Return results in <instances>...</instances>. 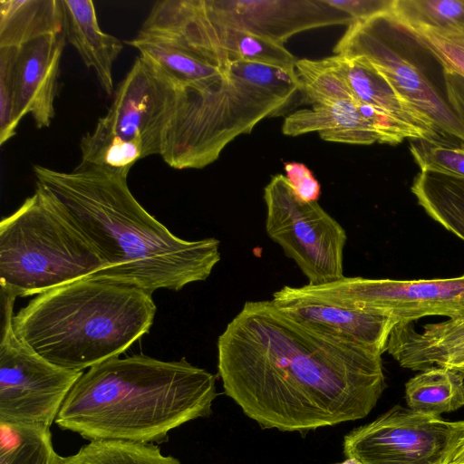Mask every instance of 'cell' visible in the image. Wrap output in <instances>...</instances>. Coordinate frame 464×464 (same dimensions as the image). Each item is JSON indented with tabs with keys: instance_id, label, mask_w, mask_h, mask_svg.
Masks as SVG:
<instances>
[{
	"instance_id": "19",
	"label": "cell",
	"mask_w": 464,
	"mask_h": 464,
	"mask_svg": "<svg viewBox=\"0 0 464 464\" xmlns=\"http://www.w3.org/2000/svg\"><path fill=\"white\" fill-rule=\"evenodd\" d=\"M63 33L85 66L92 70L107 95L113 93L112 66L123 49L122 43L99 26L92 0H61Z\"/></svg>"
},
{
	"instance_id": "1",
	"label": "cell",
	"mask_w": 464,
	"mask_h": 464,
	"mask_svg": "<svg viewBox=\"0 0 464 464\" xmlns=\"http://www.w3.org/2000/svg\"><path fill=\"white\" fill-rule=\"evenodd\" d=\"M217 349L225 393L263 429L305 432L362 419L386 385L381 353L320 332L271 300L246 301Z\"/></svg>"
},
{
	"instance_id": "13",
	"label": "cell",
	"mask_w": 464,
	"mask_h": 464,
	"mask_svg": "<svg viewBox=\"0 0 464 464\" xmlns=\"http://www.w3.org/2000/svg\"><path fill=\"white\" fill-rule=\"evenodd\" d=\"M213 22L248 32L280 45L310 29L354 20L327 0H199Z\"/></svg>"
},
{
	"instance_id": "7",
	"label": "cell",
	"mask_w": 464,
	"mask_h": 464,
	"mask_svg": "<svg viewBox=\"0 0 464 464\" xmlns=\"http://www.w3.org/2000/svg\"><path fill=\"white\" fill-rule=\"evenodd\" d=\"M334 52L368 60L440 135L464 142V119L450 99L446 65L391 11L351 24Z\"/></svg>"
},
{
	"instance_id": "28",
	"label": "cell",
	"mask_w": 464,
	"mask_h": 464,
	"mask_svg": "<svg viewBox=\"0 0 464 464\" xmlns=\"http://www.w3.org/2000/svg\"><path fill=\"white\" fill-rule=\"evenodd\" d=\"M410 151L420 170L464 178V142L448 136L410 140Z\"/></svg>"
},
{
	"instance_id": "8",
	"label": "cell",
	"mask_w": 464,
	"mask_h": 464,
	"mask_svg": "<svg viewBox=\"0 0 464 464\" xmlns=\"http://www.w3.org/2000/svg\"><path fill=\"white\" fill-rule=\"evenodd\" d=\"M266 231L308 280L319 285L342 279L345 229L318 203L304 202L282 174L264 188Z\"/></svg>"
},
{
	"instance_id": "26",
	"label": "cell",
	"mask_w": 464,
	"mask_h": 464,
	"mask_svg": "<svg viewBox=\"0 0 464 464\" xmlns=\"http://www.w3.org/2000/svg\"><path fill=\"white\" fill-rule=\"evenodd\" d=\"M64 464H181L164 455L153 443L119 440L89 441L76 453L65 457Z\"/></svg>"
},
{
	"instance_id": "4",
	"label": "cell",
	"mask_w": 464,
	"mask_h": 464,
	"mask_svg": "<svg viewBox=\"0 0 464 464\" xmlns=\"http://www.w3.org/2000/svg\"><path fill=\"white\" fill-rule=\"evenodd\" d=\"M155 313L149 292L85 278L36 295L13 326L47 361L83 372L128 350L150 331Z\"/></svg>"
},
{
	"instance_id": "11",
	"label": "cell",
	"mask_w": 464,
	"mask_h": 464,
	"mask_svg": "<svg viewBox=\"0 0 464 464\" xmlns=\"http://www.w3.org/2000/svg\"><path fill=\"white\" fill-rule=\"evenodd\" d=\"M448 420L393 407L343 438V453L362 464H440L450 437Z\"/></svg>"
},
{
	"instance_id": "17",
	"label": "cell",
	"mask_w": 464,
	"mask_h": 464,
	"mask_svg": "<svg viewBox=\"0 0 464 464\" xmlns=\"http://www.w3.org/2000/svg\"><path fill=\"white\" fill-rule=\"evenodd\" d=\"M325 59L344 78L357 102L387 116L407 139L440 135L433 122L407 102L365 58L335 54Z\"/></svg>"
},
{
	"instance_id": "2",
	"label": "cell",
	"mask_w": 464,
	"mask_h": 464,
	"mask_svg": "<svg viewBox=\"0 0 464 464\" xmlns=\"http://www.w3.org/2000/svg\"><path fill=\"white\" fill-rule=\"evenodd\" d=\"M44 189L104 262L92 279L150 294L205 281L221 259L214 237L188 241L172 234L130 192L127 177L80 163L63 172L34 165Z\"/></svg>"
},
{
	"instance_id": "16",
	"label": "cell",
	"mask_w": 464,
	"mask_h": 464,
	"mask_svg": "<svg viewBox=\"0 0 464 464\" xmlns=\"http://www.w3.org/2000/svg\"><path fill=\"white\" fill-rule=\"evenodd\" d=\"M64 39L63 33L46 35L18 48L14 73L17 124L29 113L39 129L51 125Z\"/></svg>"
},
{
	"instance_id": "29",
	"label": "cell",
	"mask_w": 464,
	"mask_h": 464,
	"mask_svg": "<svg viewBox=\"0 0 464 464\" xmlns=\"http://www.w3.org/2000/svg\"><path fill=\"white\" fill-rule=\"evenodd\" d=\"M15 46L0 47V145L15 135L14 73L18 53Z\"/></svg>"
},
{
	"instance_id": "22",
	"label": "cell",
	"mask_w": 464,
	"mask_h": 464,
	"mask_svg": "<svg viewBox=\"0 0 464 464\" xmlns=\"http://www.w3.org/2000/svg\"><path fill=\"white\" fill-rule=\"evenodd\" d=\"M408 408L432 415L464 406V376L443 367L421 371L405 385Z\"/></svg>"
},
{
	"instance_id": "27",
	"label": "cell",
	"mask_w": 464,
	"mask_h": 464,
	"mask_svg": "<svg viewBox=\"0 0 464 464\" xmlns=\"http://www.w3.org/2000/svg\"><path fill=\"white\" fill-rule=\"evenodd\" d=\"M295 70L300 82V91L312 105L356 101L344 78L326 59L297 60Z\"/></svg>"
},
{
	"instance_id": "6",
	"label": "cell",
	"mask_w": 464,
	"mask_h": 464,
	"mask_svg": "<svg viewBox=\"0 0 464 464\" xmlns=\"http://www.w3.org/2000/svg\"><path fill=\"white\" fill-rule=\"evenodd\" d=\"M104 267L98 252L41 187L0 223L1 293L38 295Z\"/></svg>"
},
{
	"instance_id": "30",
	"label": "cell",
	"mask_w": 464,
	"mask_h": 464,
	"mask_svg": "<svg viewBox=\"0 0 464 464\" xmlns=\"http://www.w3.org/2000/svg\"><path fill=\"white\" fill-rule=\"evenodd\" d=\"M285 177L295 194L304 202L317 201L321 195V186L312 171L303 163H285Z\"/></svg>"
},
{
	"instance_id": "20",
	"label": "cell",
	"mask_w": 464,
	"mask_h": 464,
	"mask_svg": "<svg viewBox=\"0 0 464 464\" xmlns=\"http://www.w3.org/2000/svg\"><path fill=\"white\" fill-rule=\"evenodd\" d=\"M61 0H1L0 47L63 33Z\"/></svg>"
},
{
	"instance_id": "18",
	"label": "cell",
	"mask_w": 464,
	"mask_h": 464,
	"mask_svg": "<svg viewBox=\"0 0 464 464\" xmlns=\"http://www.w3.org/2000/svg\"><path fill=\"white\" fill-rule=\"evenodd\" d=\"M386 352L403 368L424 371L443 367L464 376V317L422 326L397 324L389 337Z\"/></svg>"
},
{
	"instance_id": "31",
	"label": "cell",
	"mask_w": 464,
	"mask_h": 464,
	"mask_svg": "<svg viewBox=\"0 0 464 464\" xmlns=\"http://www.w3.org/2000/svg\"><path fill=\"white\" fill-rule=\"evenodd\" d=\"M328 4L350 15L354 22L392 10L393 0H327Z\"/></svg>"
},
{
	"instance_id": "10",
	"label": "cell",
	"mask_w": 464,
	"mask_h": 464,
	"mask_svg": "<svg viewBox=\"0 0 464 464\" xmlns=\"http://www.w3.org/2000/svg\"><path fill=\"white\" fill-rule=\"evenodd\" d=\"M304 286L347 306L389 314L398 324L431 315L464 317V275L420 280L343 276L332 283Z\"/></svg>"
},
{
	"instance_id": "32",
	"label": "cell",
	"mask_w": 464,
	"mask_h": 464,
	"mask_svg": "<svg viewBox=\"0 0 464 464\" xmlns=\"http://www.w3.org/2000/svg\"><path fill=\"white\" fill-rule=\"evenodd\" d=\"M450 437L440 464H464V420L449 421Z\"/></svg>"
},
{
	"instance_id": "15",
	"label": "cell",
	"mask_w": 464,
	"mask_h": 464,
	"mask_svg": "<svg viewBox=\"0 0 464 464\" xmlns=\"http://www.w3.org/2000/svg\"><path fill=\"white\" fill-rule=\"evenodd\" d=\"M282 131L287 136L316 131L324 140L355 145H396L407 139L387 116L353 100L295 111L285 117Z\"/></svg>"
},
{
	"instance_id": "9",
	"label": "cell",
	"mask_w": 464,
	"mask_h": 464,
	"mask_svg": "<svg viewBox=\"0 0 464 464\" xmlns=\"http://www.w3.org/2000/svg\"><path fill=\"white\" fill-rule=\"evenodd\" d=\"M1 297L0 423L51 429L83 372L53 364L25 345L13 326L16 297Z\"/></svg>"
},
{
	"instance_id": "23",
	"label": "cell",
	"mask_w": 464,
	"mask_h": 464,
	"mask_svg": "<svg viewBox=\"0 0 464 464\" xmlns=\"http://www.w3.org/2000/svg\"><path fill=\"white\" fill-rule=\"evenodd\" d=\"M50 428L0 423V464H64Z\"/></svg>"
},
{
	"instance_id": "5",
	"label": "cell",
	"mask_w": 464,
	"mask_h": 464,
	"mask_svg": "<svg viewBox=\"0 0 464 464\" xmlns=\"http://www.w3.org/2000/svg\"><path fill=\"white\" fill-rule=\"evenodd\" d=\"M175 88L160 156L169 167L186 169L211 164L237 136L281 114L301 86L295 67L231 61L218 82Z\"/></svg>"
},
{
	"instance_id": "3",
	"label": "cell",
	"mask_w": 464,
	"mask_h": 464,
	"mask_svg": "<svg viewBox=\"0 0 464 464\" xmlns=\"http://www.w3.org/2000/svg\"><path fill=\"white\" fill-rule=\"evenodd\" d=\"M217 395L215 375L185 358L116 357L83 372L54 422L88 441L162 443L170 430L209 416Z\"/></svg>"
},
{
	"instance_id": "25",
	"label": "cell",
	"mask_w": 464,
	"mask_h": 464,
	"mask_svg": "<svg viewBox=\"0 0 464 464\" xmlns=\"http://www.w3.org/2000/svg\"><path fill=\"white\" fill-rule=\"evenodd\" d=\"M391 12L414 31L464 34V0H393Z\"/></svg>"
},
{
	"instance_id": "24",
	"label": "cell",
	"mask_w": 464,
	"mask_h": 464,
	"mask_svg": "<svg viewBox=\"0 0 464 464\" xmlns=\"http://www.w3.org/2000/svg\"><path fill=\"white\" fill-rule=\"evenodd\" d=\"M82 163L127 177L131 167L144 158L138 141H129L98 120L93 130L81 140Z\"/></svg>"
},
{
	"instance_id": "12",
	"label": "cell",
	"mask_w": 464,
	"mask_h": 464,
	"mask_svg": "<svg viewBox=\"0 0 464 464\" xmlns=\"http://www.w3.org/2000/svg\"><path fill=\"white\" fill-rule=\"evenodd\" d=\"M176 98L172 81L140 55L119 83L106 114L99 121L121 138L138 141L144 158L160 154Z\"/></svg>"
},
{
	"instance_id": "21",
	"label": "cell",
	"mask_w": 464,
	"mask_h": 464,
	"mask_svg": "<svg viewBox=\"0 0 464 464\" xmlns=\"http://www.w3.org/2000/svg\"><path fill=\"white\" fill-rule=\"evenodd\" d=\"M411 192L433 220L464 241V178L420 170Z\"/></svg>"
},
{
	"instance_id": "14",
	"label": "cell",
	"mask_w": 464,
	"mask_h": 464,
	"mask_svg": "<svg viewBox=\"0 0 464 464\" xmlns=\"http://www.w3.org/2000/svg\"><path fill=\"white\" fill-rule=\"evenodd\" d=\"M273 304L291 317L334 337L381 354L398 321L378 311L347 306L310 291L304 285H285L273 294Z\"/></svg>"
},
{
	"instance_id": "33",
	"label": "cell",
	"mask_w": 464,
	"mask_h": 464,
	"mask_svg": "<svg viewBox=\"0 0 464 464\" xmlns=\"http://www.w3.org/2000/svg\"><path fill=\"white\" fill-rule=\"evenodd\" d=\"M450 99L464 119V76L455 72L448 71L446 74Z\"/></svg>"
},
{
	"instance_id": "34",
	"label": "cell",
	"mask_w": 464,
	"mask_h": 464,
	"mask_svg": "<svg viewBox=\"0 0 464 464\" xmlns=\"http://www.w3.org/2000/svg\"><path fill=\"white\" fill-rule=\"evenodd\" d=\"M336 464H362L360 461L356 460L355 459L347 458L345 460L336 463Z\"/></svg>"
}]
</instances>
